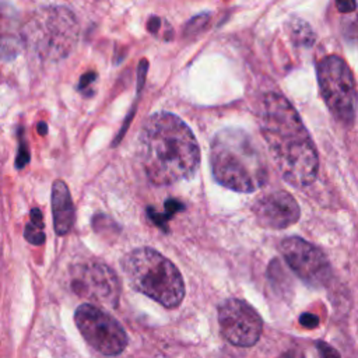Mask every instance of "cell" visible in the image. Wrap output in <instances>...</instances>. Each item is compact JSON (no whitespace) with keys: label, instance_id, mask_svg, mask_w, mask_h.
<instances>
[{"label":"cell","instance_id":"1","mask_svg":"<svg viewBox=\"0 0 358 358\" xmlns=\"http://www.w3.org/2000/svg\"><path fill=\"white\" fill-rule=\"evenodd\" d=\"M259 127L282 178L295 187L310 185L317 175L315 144L298 112L280 94H266L259 105Z\"/></svg>","mask_w":358,"mask_h":358},{"label":"cell","instance_id":"2","mask_svg":"<svg viewBox=\"0 0 358 358\" xmlns=\"http://www.w3.org/2000/svg\"><path fill=\"white\" fill-rule=\"evenodd\" d=\"M138 154L147 178L158 186L189 180L200 165V148L193 131L169 112L154 113L144 122Z\"/></svg>","mask_w":358,"mask_h":358},{"label":"cell","instance_id":"3","mask_svg":"<svg viewBox=\"0 0 358 358\" xmlns=\"http://www.w3.org/2000/svg\"><path fill=\"white\" fill-rule=\"evenodd\" d=\"M210 168L221 186L242 193L260 189L268 178L264 152L242 129L227 127L213 137Z\"/></svg>","mask_w":358,"mask_h":358},{"label":"cell","instance_id":"4","mask_svg":"<svg viewBox=\"0 0 358 358\" xmlns=\"http://www.w3.org/2000/svg\"><path fill=\"white\" fill-rule=\"evenodd\" d=\"M123 273L136 291L165 308H176L185 296V284L176 266L151 248H138L122 259Z\"/></svg>","mask_w":358,"mask_h":358},{"label":"cell","instance_id":"5","mask_svg":"<svg viewBox=\"0 0 358 358\" xmlns=\"http://www.w3.org/2000/svg\"><path fill=\"white\" fill-rule=\"evenodd\" d=\"M27 45L42 56L62 57L74 46L78 25L74 14L63 6L36 10L22 29Z\"/></svg>","mask_w":358,"mask_h":358},{"label":"cell","instance_id":"6","mask_svg":"<svg viewBox=\"0 0 358 358\" xmlns=\"http://www.w3.org/2000/svg\"><path fill=\"white\" fill-rule=\"evenodd\" d=\"M317 83L331 115L340 123H352L357 109V85L348 64L337 55L326 56L317 64Z\"/></svg>","mask_w":358,"mask_h":358},{"label":"cell","instance_id":"7","mask_svg":"<svg viewBox=\"0 0 358 358\" xmlns=\"http://www.w3.org/2000/svg\"><path fill=\"white\" fill-rule=\"evenodd\" d=\"M74 322L90 347L102 355H117L127 345V334L122 324L92 303L80 305L76 309Z\"/></svg>","mask_w":358,"mask_h":358},{"label":"cell","instance_id":"8","mask_svg":"<svg viewBox=\"0 0 358 358\" xmlns=\"http://www.w3.org/2000/svg\"><path fill=\"white\" fill-rule=\"evenodd\" d=\"M71 288L80 296L108 308H115L120 296L116 273L101 262L78 264L71 274Z\"/></svg>","mask_w":358,"mask_h":358},{"label":"cell","instance_id":"9","mask_svg":"<svg viewBox=\"0 0 358 358\" xmlns=\"http://www.w3.org/2000/svg\"><path fill=\"white\" fill-rule=\"evenodd\" d=\"M218 324L227 341L236 347L255 345L263 330V320L249 303L241 299H227L218 306Z\"/></svg>","mask_w":358,"mask_h":358},{"label":"cell","instance_id":"10","mask_svg":"<svg viewBox=\"0 0 358 358\" xmlns=\"http://www.w3.org/2000/svg\"><path fill=\"white\" fill-rule=\"evenodd\" d=\"M281 253L291 270L308 285L322 287L331 274L324 253L310 242L291 236L281 242Z\"/></svg>","mask_w":358,"mask_h":358},{"label":"cell","instance_id":"11","mask_svg":"<svg viewBox=\"0 0 358 358\" xmlns=\"http://www.w3.org/2000/svg\"><path fill=\"white\" fill-rule=\"evenodd\" d=\"M253 213L257 222L264 228L284 229L299 220L301 208L288 192L274 190L256 200Z\"/></svg>","mask_w":358,"mask_h":358},{"label":"cell","instance_id":"12","mask_svg":"<svg viewBox=\"0 0 358 358\" xmlns=\"http://www.w3.org/2000/svg\"><path fill=\"white\" fill-rule=\"evenodd\" d=\"M52 214L56 234H69L74 225L76 214L70 190L63 180H55L52 185Z\"/></svg>","mask_w":358,"mask_h":358},{"label":"cell","instance_id":"13","mask_svg":"<svg viewBox=\"0 0 358 358\" xmlns=\"http://www.w3.org/2000/svg\"><path fill=\"white\" fill-rule=\"evenodd\" d=\"M288 32H289V36H291L292 42L296 46L309 48L316 41V34L310 28V25L306 21H303V20H301L298 17H294V18L289 20V22H288Z\"/></svg>","mask_w":358,"mask_h":358},{"label":"cell","instance_id":"14","mask_svg":"<svg viewBox=\"0 0 358 358\" xmlns=\"http://www.w3.org/2000/svg\"><path fill=\"white\" fill-rule=\"evenodd\" d=\"M25 239L34 245H42L45 242L43 221H42V213L39 208H34L31 211V221L25 227Z\"/></svg>","mask_w":358,"mask_h":358},{"label":"cell","instance_id":"15","mask_svg":"<svg viewBox=\"0 0 358 358\" xmlns=\"http://www.w3.org/2000/svg\"><path fill=\"white\" fill-rule=\"evenodd\" d=\"M210 20V13H201V14H197L194 15L193 18H190L187 21V24L185 25V34L186 35H194V34H199L208 22Z\"/></svg>","mask_w":358,"mask_h":358},{"label":"cell","instance_id":"16","mask_svg":"<svg viewBox=\"0 0 358 358\" xmlns=\"http://www.w3.org/2000/svg\"><path fill=\"white\" fill-rule=\"evenodd\" d=\"M29 161V152H28V147L25 144V141L20 140V151H18V157H17V168H24Z\"/></svg>","mask_w":358,"mask_h":358},{"label":"cell","instance_id":"17","mask_svg":"<svg viewBox=\"0 0 358 358\" xmlns=\"http://www.w3.org/2000/svg\"><path fill=\"white\" fill-rule=\"evenodd\" d=\"M336 7L343 14H350L357 10V0H334Z\"/></svg>","mask_w":358,"mask_h":358},{"label":"cell","instance_id":"18","mask_svg":"<svg viewBox=\"0 0 358 358\" xmlns=\"http://www.w3.org/2000/svg\"><path fill=\"white\" fill-rule=\"evenodd\" d=\"M299 322L303 327H308V329H315L317 327L319 324V317L312 315V313H303L301 317H299Z\"/></svg>","mask_w":358,"mask_h":358},{"label":"cell","instance_id":"19","mask_svg":"<svg viewBox=\"0 0 358 358\" xmlns=\"http://www.w3.org/2000/svg\"><path fill=\"white\" fill-rule=\"evenodd\" d=\"M161 25H162V20L157 15H151L147 21V29L151 32V34H157L159 29H161Z\"/></svg>","mask_w":358,"mask_h":358},{"label":"cell","instance_id":"20","mask_svg":"<svg viewBox=\"0 0 358 358\" xmlns=\"http://www.w3.org/2000/svg\"><path fill=\"white\" fill-rule=\"evenodd\" d=\"M95 78H96V73H95V71H88V73H85V74L81 77V80H80L78 88H80V90H84L87 85H90L92 81H95Z\"/></svg>","mask_w":358,"mask_h":358},{"label":"cell","instance_id":"21","mask_svg":"<svg viewBox=\"0 0 358 358\" xmlns=\"http://www.w3.org/2000/svg\"><path fill=\"white\" fill-rule=\"evenodd\" d=\"M317 350L320 351V354L323 355V357H330V355H338V352L336 351V350H333L331 347H329L327 344H324V343H317Z\"/></svg>","mask_w":358,"mask_h":358},{"label":"cell","instance_id":"22","mask_svg":"<svg viewBox=\"0 0 358 358\" xmlns=\"http://www.w3.org/2000/svg\"><path fill=\"white\" fill-rule=\"evenodd\" d=\"M38 131H39V134H46V124L43 123V122H41L39 123V126H38Z\"/></svg>","mask_w":358,"mask_h":358}]
</instances>
